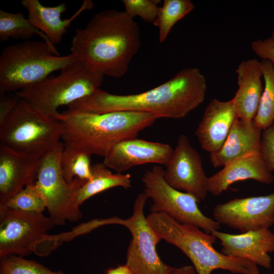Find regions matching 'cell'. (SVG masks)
Returning <instances> with one entry per match:
<instances>
[{"mask_svg": "<svg viewBox=\"0 0 274 274\" xmlns=\"http://www.w3.org/2000/svg\"><path fill=\"white\" fill-rule=\"evenodd\" d=\"M56 76H49L41 82L15 92L20 98L28 101L42 112L60 120L58 109L68 106L99 88L104 76L79 60L60 71Z\"/></svg>", "mask_w": 274, "mask_h": 274, "instance_id": "cell-6", "label": "cell"}, {"mask_svg": "<svg viewBox=\"0 0 274 274\" xmlns=\"http://www.w3.org/2000/svg\"><path fill=\"white\" fill-rule=\"evenodd\" d=\"M91 156L82 150L64 144L60 163L65 180L68 183L75 178L89 180L92 176Z\"/></svg>", "mask_w": 274, "mask_h": 274, "instance_id": "cell-24", "label": "cell"}, {"mask_svg": "<svg viewBox=\"0 0 274 274\" xmlns=\"http://www.w3.org/2000/svg\"><path fill=\"white\" fill-rule=\"evenodd\" d=\"M76 60L71 53L61 56L45 41L29 40L8 46L0 56V93L31 86Z\"/></svg>", "mask_w": 274, "mask_h": 274, "instance_id": "cell-5", "label": "cell"}, {"mask_svg": "<svg viewBox=\"0 0 274 274\" xmlns=\"http://www.w3.org/2000/svg\"><path fill=\"white\" fill-rule=\"evenodd\" d=\"M125 12L131 18L141 17L144 21L153 23L157 17L160 3L159 0H123Z\"/></svg>", "mask_w": 274, "mask_h": 274, "instance_id": "cell-29", "label": "cell"}, {"mask_svg": "<svg viewBox=\"0 0 274 274\" xmlns=\"http://www.w3.org/2000/svg\"><path fill=\"white\" fill-rule=\"evenodd\" d=\"M213 214L214 219L221 225L242 233L269 229L274 225V193L219 203Z\"/></svg>", "mask_w": 274, "mask_h": 274, "instance_id": "cell-12", "label": "cell"}, {"mask_svg": "<svg viewBox=\"0 0 274 274\" xmlns=\"http://www.w3.org/2000/svg\"><path fill=\"white\" fill-rule=\"evenodd\" d=\"M63 132L60 120L20 98L0 125V143L22 152L43 156L60 144Z\"/></svg>", "mask_w": 274, "mask_h": 274, "instance_id": "cell-7", "label": "cell"}, {"mask_svg": "<svg viewBox=\"0 0 274 274\" xmlns=\"http://www.w3.org/2000/svg\"><path fill=\"white\" fill-rule=\"evenodd\" d=\"M91 178L79 190L77 203L80 206L85 200L102 191L115 187L127 189L131 187V176L128 174H113L103 163L91 166Z\"/></svg>", "mask_w": 274, "mask_h": 274, "instance_id": "cell-22", "label": "cell"}, {"mask_svg": "<svg viewBox=\"0 0 274 274\" xmlns=\"http://www.w3.org/2000/svg\"><path fill=\"white\" fill-rule=\"evenodd\" d=\"M173 151L168 144L134 138L114 146L104 157L102 163L118 173L147 163L166 166Z\"/></svg>", "mask_w": 274, "mask_h": 274, "instance_id": "cell-15", "label": "cell"}, {"mask_svg": "<svg viewBox=\"0 0 274 274\" xmlns=\"http://www.w3.org/2000/svg\"><path fill=\"white\" fill-rule=\"evenodd\" d=\"M62 142L42 156L36 184L41 191L46 209L55 225H63L66 221L80 220L83 214L77 203L78 191L85 181L75 178L67 182L60 167Z\"/></svg>", "mask_w": 274, "mask_h": 274, "instance_id": "cell-9", "label": "cell"}, {"mask_svg": "<svg viewBox=\"0 0 274 274\" xmlns=\"http://www.w3.org/2000/svg\"><path fill=\"white\" fill-rule=\"evenodd\" d=\"M140 36L138 23L125 11L106 10L76 29L71 53L104 77L120 78L139 50Z\"/></svg>", "mask_w": 274, "mask_h": 274, "instance_id": "cell-2", "label": "cell"}, {"mask_svg": "<svg viewBox=\"0 0 274 274\" xmlns=\"http://www.w3.org/2000/svg\"><path fill=\"white\" fill-rule=\"evenodd\" d=\"M271 274H274V272H273V273H271Z\"/></svg>", "mask_w": 274, "mask_h": 274, "instance_id": "cell-35", "label": "cell"}, {"mask_svg": "<svg viewBox=\"0 0 274 274\" xmlns=\"http://www.w3.org/2000/svg\"><path fill=\"white\" fill-rule=\"evenodd\" d=\"M237 118L232 99L211 100L195 133L201 147L210 154L220 150Z\"/></svg>", "mask_w": 274, "mask_h": 274, "instance_id": "cell-17", "label": "cell"}, {"mask_svg": "<svg viewBox=\"0 0 274 274\" xmlns=\"http://www.w3.org/2000/svg\"><path fill=\"white\" fill-rule=\"evenodd\" d=\"M262 131L253 120L237 118L220 150L210 154L212 165L223 167L233 160L259 152Z\"/></svg>", "mask_w": 274, "mask_h": 274, "instance_id": "cell-21", "label": "cell"}, {"mask_svg": "<svg viewBox=\"0 0 274 274\" xmlns=\"http://www.w3.org/2000/svg\"><path fill=\"white\" fill-rule=\"evenodd\" d=\"M42 157L0 143V205L36 182Z\"/></svg>", "mask_w": 274, "mask_h": 274, "instance_id": "cell-14", "label": "cell"}, {"mask_svg": "<svg viewBox=\"0 0 274 274\" xmlns=\"http://www.w3.org/2000/svg\"><path fill=\"white\" fill-rule=\"evenodd\" d=\"M238 89L232 99L238 118L252 121L258 111L263 91L261 62L255 58L243 60L235 70Z\"/></svg>", "mask_w": 274, "mask_h": 274, "instance_id": "cell-19", "label": "cell"}, {"mask_svg": "<svg viewBox=\"0 0 274 274\" xmlns=\"http://www.w3.org/2000/svg\"><path fill=\"white\" fill-rule=\"evenodd\" d=\"M220 241V252L232 258L249 261L266 269L271 268L269 254L274 252V233L269 229L233 234L219 230L212 232Z\"/></svg>", "mask_w": 274, "mask_h": 274, "instance_id": "cell-16", "label": "cell"}, {"mask_svg": "<svg viewBox=\"0 0 274 274\" xmlns=\"http://www.w3.org/2000/svg\"><path fill=\"white\" fill-rule=\"evenodd\" d=\"M264 87L256 115L253 121L262 130L274 125V65L261 61Z\"/></svg>", "mask_w": 274, "mask_h": 274, "instance_id": "cell-25", "label": "cell"}, {"mask_svg": "<svg viewBox=\"0 0 274 274\" xmlns=\"http://www.w3.org/2000/svg\"><path fill=\"white\" fill-rule=\"evenodd\" d=\"M205 77L196 67L183 69L163 84L135 94L117 95L100 88L70 105L68 111L101 114L131 111L150 114L157 119L185 117L204 100Z\"/></svg>", "mask_w": 274, "mask_h": 274, "instance_id": "cell-1", "label": "cell"}, {"mask_svg": "<svg viewBox=\"0 0 274 274\" xmlns=\"http://www.w3.org/2000/svg\"><path fill=\"white\" fill-rule=\"evenodd\" d=\"M61 114L63 143L104 158L116 144L136 138L157 119L150 114L131 111L97 114L67 110Z\"/></svg>", "mask_w": 274, "mask_h": 274, "instance_id": "cell-3", "label": "cell"}, {"mask_svg": "<svg viewBox=\"0 0 274 274\" xmlns=\"http://www.w3.org/2000/svg\"><path fill=\"white\" fill-rule=\"evenodd\" d=\"M260 152L272 172L274 170V125L262 131Z\"/></svg>", "mask_w": 274, "mask_h": 274, "instance_id": "cell-30", "label": "cell"}, {"mask_svg": "<svg viewBox=\"0 0 274 274\" xmlns=\"http://www.w3.org/2000/svg\"><path fill=\"white\" fill-rule=\"evenodd\" d=\"M146 217L161 240L176 246L189 258L197 274H212L216 269L260 274L253 263L217 251L213 246L217 238L195 226L181 223L164 213H151Z\"/></svg>", "mask_w": 274, "mask_h": 274, "instance_id": "cell-4", "label": "cell"}, {"mask_svg": "<svg viewBox=\"0 0 274 274\" xmlns=\"http://www.w3.org/2000/svg\"><path fill=\"white\" fill-rule=\"evenodd\" d=\"M251 48L258 57L268 60L274 65V30L267 38L253 41Z\"/></svg>", "mask_w": 274, "mask_h": 274, "instance_id": "cell-31", "label": "cell"}, {"mask_svg": "<svg viewBox=\"0 0 274 274\" xmlns=\"http://www.w3.org/2000/svg\"><path fill=\"white\" fill-rule=\"evenodd\" d=\"M3 205L16 211L38 214H43L47 207L45 198L35 183L25 186Z\"/></svg>", "mask_w": 274, "mask_h": 274, "instance_id": "cell-27", "label": "cell"}, {"mask_svg": "<svg viewBox=\"0 0 274 274\" xmlns=\"http://www.w3.org/2000/svg\"><path fill=\"white\" fill-rule=\"evenodd\" d=\"M148 198L144 192L139 194L133 204L132 215L124 220L123 225L131 235L125 265L131 274H170L173 267L159 258L156 245L161 239L144 215Z\"/></svg>", "mask_w": 274, "mask_h": 274, "instance_id": "cell-11", "label": "cell"}, {"mask_svg": "<svg viewBox=\"0 0 274 274\" xmlns=\"http://www.w3.org/2000/svg\"><path fill=\"white\" fill-rule=\"evenodd\" d=\"M55 225L49 217L0 205V258L15 255L24 257L32 253L48 256L60 245L56 235L48 234Z\"/></svg>", "mask_w": 274, "mask_h": 274, "instance_id": "cell-8", "label": "cell"}, {"mask_svg": "<svg viewBox=\"0 0 274 274\" xmlns=\"http://www.w3.org/2000/svg\"><path fill=\"white\" fill-rule=\"evenodd\" d=\"M42 38L54 50L56 47L48 37L26 18L21 12L9 13L0 10V40L6 41L10 38L27 41L34 35Z\"/></svg>", "mask_w": 274, "mask_h": 274, "instance_id": "cell-23", "label": "cell"}, {"mask_svg": "<svg viewBox=\"0 0 274 274\" xmlns=\"http://www.w3.org/2000/svg\"><path fill=\"white\" fill-rule=\"evenodd\" d=\"M164 170L166 182L174 188L192 194L199 202L206 198L208 177L201 157L188 138L181 134Z\"/></svg>", "mask_w": 274, "mask_h": 274, "instance_id": "cell-13", "label": "cell"}, {"mask_svg": "<svg viewBox=\"0 0 274 274\" xmlns=\"http://www.w3.org/2000/svg\"><path fill=\"white\" fill-rule=\"evenodd\" d=\"M190 0H164L160 7L153 25L159 28V41L162 43L166 39L175 24L194 9Z\"/></svg>", "mask_w": 274, "mask_h": 274, "instance_id": "cell-26", "label": "cell"}, {"mask_svg": "<svg viewBox=\"0 0 274 274\" xmlns=\"http://www.w3.org/2000/svg\"><path fill=\"white\" fill-rule=\"evenodd\" d=\"M20 99L15 92L0 93V125L7 118Z\"/></svg>", "mask_w": 274, "mask_h": 274, "instance_id": "cell-32", "label": "cell"}, {"mask_svg": "<svg viewBox=\"0 0 274 274\" xmlns=\"http://www.w3.org/2000/svg\"><path fill=\"white\" fill-rule=\"evenodd\" d=\"M248 179L267 185L273 180L272 172L266 166L260 151L233 160L208 177V191L218 196L232 184Z\"/></svg>", "mask_w": 274, "mask_h": 274, "instance_id": "cell-18", "label": "cell"}, {"mask_svg": "<svg viewBox=\"0 0 274 274\" xmlns=\"http://www.w3.org/2000/svg\"><path fill=\"white\" fill-rule=\"evenodd\" d=\"M21 4L27 10L28 19L30 22L44 33L54 46L60 43L67 28L78 16L94 6L92 1L84 0L71 17L62 20L61 15L66 10L64 3L52 7H45L38 0H22Z\"/></svg>", "mask_w": 274, "mask_h": 274, "instance_id": "cell-20", "label": "cell"}, {"mask_svg": "<svg viewBox=\"0 0 274 274\" xmlns=\"http://www.w3.org/2000/svg\"><path fill=\"white\" fill-rule=\"evenodd\" d=\"M164 173L162 166H154L142 177L143 192L153 202L151 213H164L181 223L195 226L208 234L219 230L221 224L200 211L196 198L170 186L164 178Z\"/></svg>", "mask_w": 274, "mask_h": 274, "instance_id": "cell-10", "label": "cell"}, {"mask_svg": "<svg viewBox=\"0 0 274 274\" xmlns=\"http://www.w3.org/2000/svg\"><path fill=\"white\" fill-rule=\"evenodd\" d=\"M105 274H131L130 270L125 265H119L115 267L108 269Z\"/></svg>", "mask_w": 274, "mask_h": 274, "instance_id": "cell-34", "label": "cell"}, {"mask_svg": "<svg viewBox=\"0 0 274 274\" xmlns=\"http://www.w3.org/2000/svg\"><path fill=\"white\" fill-rule=\"evenodd\" d=\"M0 274H65L62 270L52 271L33 260L15 255L0 258Z\"/></svg>", "mask_w": 274, "mask_h": 274, "instance_id": "cell-28", "label": "cell"}, {"mask_svg": "<svg viewBox=\"0 0 274 274\" xmlns=\"http://www.w3.org/2000/svg\"><path fill=\"white\" fill-rule=\"evenodd\" d=\"M170 274H196L193 266L184 265L179 267H173Z\"/></svg>", "mask_w": 274, "mask_h": 274, "instance_id": "cell-33", "label": "cell"}]
</instances>
